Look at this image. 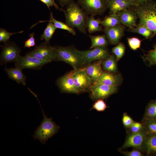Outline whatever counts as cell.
<instances>
[{"mask_svg":"<svg viewBox=\"0 0 156 156\" xmlns=\"http://www.w3.org/2000/svg\"><path fill=\"white\" fill-rule=\"evenodd\" d=\"M129 29L131 32L140 34L146 39L151 38L155 34L146 26L140 23L136 27Z\"/></svg>","mask_w":156,"mask_h":156,"instance_id":"cell-27","label":"cell"},{"mask_svg":"<svg viewBox=\"0 0 156 156\" xmlns=\"http://www.w3.org/2000/svg\"><path fill=\"white\" fill-rule=\"evenodd\" d=\"M103 60L94 61L85 66L86 72L93 83L95 82L103 71L101 67Z\"/></svg>","mask_w":156,"mask_h":156,"instance_id":"cell-18","label":"cell"},{"mask_svg":"<svg viewBox=\"0 0 156 156\" xmlns=\"http://www.w3.org/2000/svg\"><path fill=\"white\" fill-rule=\"evenodd\" d=\"M129 45L130 48L133 50H136L140 47L141 41L136 37L127 38Z\"/></svg>","mask_w":156,"mask_h":156,"instance_id":"cell-33","label":"cell"},{"mask_svg":"<svg viewBox=\"0 0 156 156\" xmlns=\"http://www.w3.org/2000/svg\"><path fill=\"white\" fill-rule=\"evenodd\" d=\"M89 36L91 42L90 49L97 47H106L108 45L109 42L107 39L105 34L97 36L90 35Z\"/></svg>","mask_w":156,"mask_h":156,"instance_id":"cell-24","label":"cell"},{"mask_svg":"<svg viewBox=\"0 0 156 156\" xmlns=\"http://www.w3.org/2000/svg\"><path fill=\"white\" fill-rule=\"evenodd\" d=\"M122 122L124 127L128 129L131 126L134 121L127 113L125 112L123 114Z\"/></svg>","mask_w":156,"mask_h":156,"instance_id":"cell-36","label":"cell"},{"mask_svg":"<svg viewBox=\"0 0 156 156\" xmlns=\"http://www.w3.org/2000/svg\"><path fill=\"white\" fill-rule=\"evenodd\" d=\"M57 28L51 22H49L42 34L41 35L40 39L44 40L45 42L49 43L50 39Z\"/></svg>","mask_w":156,"mask_h":156,"instance_id":"cell-29","label":"cell"},{"mask_svg":"<svg viewBox=\"0 0 156 156\" xmlns=\"http://www.w3.org/2000/svg\"><path fill=\"white\" fill-rule=\"evenodd\" d=\"M154 49L148 52L142 57L145 64L148 67L156 65V42L155 44Z\"/></svg>","mask_w":156,"mask_h":156,"instance_id":"cell-28","label":"cell"},{"mask_svg":"<svg viewBox=\"0 0 156 156\" xmlns=\"http://www.w3.org/2000/svg\"><path fill=\"white\" fill-rule=\"evenodd\" d=\"M144 129L143 123L134 122L131 126L128 129V133H135L139 132Z\"/></svg>","mask_w":156,"mask_h":156,"instance_id":"cell-34","label":"cell"},{"mask_svg":"<svg viewBox=\"0 0 156 156\" xmlns=\"http://www.w3.org/2000/svg\"><path fill=\"white\" fill-rule=\"evenodd\" d=\"M50 20L49 21H40L38 23L47 21L51 22L54 24L57 28L66 30L73 35H75L76 34V32L74 28L70 27L66 24L55 19L53 17V14L51 12L50 13Z\"/></svg>","mask_w":156,"mask_h":156,"instance_id":"cell-26","label":"cell"},{"mask_svg":"<svg viewBox=\"0 0 156 156\" xmlns=\"http://www.w3.org/2000/svg\"><path fill=\"white\" fill-rule=\"evenodd\" d=\"M138 4L136 0H107L109 14H118Z\"/></svg>","mask_w":156,"mask_h":156,"instance_id":"cell-13","label":"cell"},{"mask_svg":"<svg viewBox=\"0 0 156 156\" xmlns=\"http://www.w3.org/2000/svg\"><path fill=\"white\" fill-rule=\"evenodd\" d=\"M73 69L59 79L57 84L62 92L78 94L74 85Z\"/></svg>","mask_w":156,"mask_h":156,"instance_id":"cell-14","label":"cell"},{"mask_svg":"<svg viewBox=\"0 0 156 156\" xmlns=\"http://www.w3.org/2000/svg\"><path fill=\"white\" fill-rule=\"evenodd\" d=\"M14 63L15 67L22 69L29 68L36 70L40 69L44 65L49 62L41 60L27 53L25 56L19 55Z\"/></svg>","mask_w":156,"mask_h":156,"instance_id":"cell-10","label":"cell"},{"mask_svg":"<svg viewBox=\"0 0 156 156\" xmlns=\"http://www.w3.org/2000/svg\"><path fill=\"white\" fill-rule=\"evenodd\" d=\"M56 61L64 62L71 66L73 69L84 67L82 56L80 51L73 46H57Z\"/></svg>","mask_w":156,"mask_h":156,"instance_id":"cell-3","label":"cell"},{"mask_svg":"<svg viewBox=\"0 0 156 156\" xmlns=\"http://www.w3.org/2000/svg\"><path fill=\"white\" fill-rule=\"evenodd\" d=\"M94 16L90 15V16L88 17L86 20V28L90 33L103 31L102 27L100 25L101 20L99 18L95 19Z\"/></svg>","mask_w":156,"mask_h":156,"instance_id":"cell-22","label":"cell"},{"mask_svg":"<svg viewBox=\"0 0 156 156\" xmlns=\"http://www.w3.org/2000/svg\"><path fill=\"white\" fill-rule=\"evenodd\" d=\"M23 31H21L16 32H10L5 29L0 28V42H6L8 41L10 37L12 35L18 33H21Z\"/></svg>","mask_w":156,"mask_h":156,"instance_id":"cell-32","label":"cell"},{"mask_svg":"<svg viewBox=\"0 0 156 156\" xmlns=\"http://www.w3.org/2000/svg\"><path fill=\"white\" fill-rule=\"evenodd\" d=\"M29 36L30 38L25 42L24 47L30 48L35 45L34 33H32L30 34Z\"/></svg>","mask_w":156,"mask_h":156,"instance_id":"cell-38","label":"cell"},{"mask_svg":"<svg viewBox=\"0 0 156 156\" xmlns=\"http://www.w3.org/2000/svg\"><path fill=\"white\" fill-rule=\"evenodd\" d=\"M80 51L83 57L84 67L93 62L104 60L110 55L108 50L104 47H97L91 50Z\"/></svg>","mask_w":156,"mask_h":156,"instance_id":"cell-8","label":"cell"},{"mask_svg":"<svg viewBox=\"0 0 156 156\" xmlns=\"http://www.w3.org/2000/svg\"><path fill=\"white\" fill-rule=\"evenodd\" d=\"M142 122L147 134H156V118L147 120Z\"/></svg>","mask_w":156,"mask_h":156,"instance_id":"cell-30","label":"cell"},{"mask_svg":"<svg viewBox=\"0 0 156 156\" xmlns=\"http://www.w3.org/2000/svg\"><path fill=\"white\" fill-rule=\"evenodd\" d=\"M8 41L2 47L0 56L1 65L10 62H14L21 52V49L15 43Z\"/></svg>","mask_w":156,"mask_h":156,"instance_id":"cell-11","label":"cell"},{"mask_svg":"<svg viewBox=\"0 0 156 156\" xmlns=\"http://www.w3.org/2000/svg\"><path fill=\"white\" fill-rule=\"evenodd\" d=\"M121 24L118 14H109L101 21V24L105 28L113 27Z\"/></svg>","mask_w":156,"mask_h":156,"instance_id":"cell-25","label":"cell"},{"mask_svg":"<svg viewBox=\"0 0 156 156\" xmlns=\"http://www.w3.org/2000/svg\"><path fill=\"white\" fill-rule=\"evenodd\" d=\"M46 42L36 47L32 51L28 53L41 60L49 63L55 60L56 57V47L50 45Z\"/></svg>","mask_w":156,"mask_h":156,"instance_id":"cell-6","label":"cell"},{"mask_svg":"<svg viewBox=\"0 0 156 156\" xmlns=\"http://www.w3.org/2000/svg\"><path fill=\"white\" fill-rule=\"evenodd\" d=\"M105 33L109 42L112 44H118L123 36L124 28L121 24L105 28Z\"/></svg>","mask_w":156,"mask_h":156,"instance_id":"cell-15","label":"cell"},{"mask_svg":"<svg viewBox=\"0 0 156 156\" xmlns=\"http://www.w3.org/2000/svg\"><path fill=\"white\" fill-rule=\"evenodd\" d=\"M108 107L103 100L100 99L97 100L94 104L92 109H94L99 112L104 111Z\"/></svg>","mask_w":156,"mask_h":156,"instance_id":"cell-35","label":"cell"},{"mask_svg":"<svg viewBox=\"0 0 156 156\" xmlns=\"http://www.w3.org/2000/svg\"><path fill=\"white\" fill-rule=\"evenodd\" d=\"M156 118V99L150 101L146 107L142 122Z\"/></svg>","mask_w":156,"mask_h":156,"instance_id":"cell-23","label":"cell"},{"mask_svg":"<svg viewBox=\"0 0 156 156\" xmlns=\"http://www.w3.org/2000/svg\"><path fill=\"white\" fill-rule=\"evenodd\" d=\"M147 135L144 128L138 133H128L125 141L119 150L131 147L142 151L144 150Z\"/></svg>","mask_w":156,"mask_h":156,"instance_id":"cell-9","label":"cell"},{"mask_svg":"<svg viewBox=\"0 0 156 156\" xmlns=\"http://www.w3.org/2000/svg\"><path fill=\"white\" fill-rule=\"evenodd\" d=\"M62 9L66 18V24L70 27L76 28L79 31L86 34V21L88 17L77 3L74 1Z\"/></svg>","mask_w":156,"mask_h":156,"instance_id":"cell-1","label":"cell"},{"mask_svg":"<svg viewBox=\"0 0 156 156\" xmlns=\"http://www.w3.org/2000/svg\"><path fill=\"white\" fill-rule=\"evenodd\" d=\"M122 80L120 74H116L103 71L96 81L94 83L118 87L120 85Z\"/></svg>","mask_w":156,"mask_h":156,"instance_id":"cell-16","label":"cell"},{"mask_svg":"<svg viewBox=\"0 0 156 156\" xmlns=\"http://www.w3.org/2000/svg\"><path fill=\"white\" fill-rule=\"evenodd\" d=\"M118 87L93 83L90 89V96L94 100L103 99L115 93L117 91Z\"/></svg>","mask_w":156,"mask_h":156,"instance_id":"cell-12","label":"cell"},{"mask_svg":"<svg viewBox=\"0 0 156 156\" xmlns=\"http://www.w3.org/2000/svg\"><path fill=\"white\" fill-rule=\"evenodd\" d=\"M74 70V83L78 93L90 90L93 83L85 67Z\"/></svg>","mask_w":156,"mask_h":156,"instance_id":"cell-7","label":"cell"},{"mask_svg":"<svg viewBox=\"0 0 156 156\" xmlns=\"http://www.w3.org/2000/svg\"><path fill=\"white\" fill-rule=\"evenodd\" d=\"M5 70L10 79L15 81L18 83L25 85L26 78L23 73L22 69L15 67L10 68H5Z\"/></svg>","mask_w":156,"mask_h":156,"instance_id":"cell-19","label":"cell"},{"mask_svg":"<svg viewBox=\"0 0 156 156\" xmlns=\"http://www.w3.org/2000/svg\"><path fill=\"white\" fill-rule=\"evenodd\" d=\"M144 150L147 155L156 154V134L147 135Z\"/></svg>","mask_w":156,"mask_h":156,"instance_id":"cell-21","label":"cell"},{"mask_svg":"<svg viewBox=\"0 0 156 156\" xmlns=\"http://www.w3.org/2000/svg\"><path fill=\"white\" fill-rule=\"evenodd\" d=\"M60 5L62 7L67 5L70 3L74 0H58Z\"/></svg>","mask_w":156,"mask_h":156,"instance_id":"cell-40","label":"cell"},{"mask_svg":"<svg viewBox=\"0 0 156 156\" xmlns=\"http://www.w3.org/2000/svg\"><path fill=\"white\" fill-rule=\"evenodd\" d=\"M77 3L88 15H101L108 9L107 0H77Z\"/></svg>","mask_w":156,"mask_h":156,"instance_id":"cell-5","label":"cell"},{"mask_svg":"<svg viewBox=\"0 0 156 156\" xmlns=\"http://www.w3.org/2000/svg\"><path fill=\"white\" fill-rule=\"evenodd\" d=\"M125 50V46L122 42H119L117 46L112 48V52L115 55L117 62L123 56Z\"/></svg>","mask_w":156,"mask_h":156,"instance_id":"cell-31","label":"cell"},{"mask_svg":"<svg viewBox=\"0 0 156 156\" xmlns=\"http://www.w3.org/2000/svg\"><path fill=\"white\" fill-rule=\"evenodd\" d=\"M123 155L126 156H143L144 154L140 151L137 148H134L130 151H120Z\"/></svg>","mask_w":156,"mask_h":156,"instance_id":"cell-37","label":"cell"},{"mask_svg":"<svg viewBox=\"0 0 156 156\" xmlns=\"http://www.w3.org/2000/svg\"><path fill=\"white\" fill-rule=\"evenodd\" d=\"M154 155L156 156V154Z\"/></svg>","mask_w":156,"mask_h":156,"instance_id":"cell-42","label":"cell"},{"mask_svg":"<svg viewBox=\"0 0 156 156\" xmlns=\"http://www.w3.org/2000/svg\"><path fill=\"white\" fill-rule=\"evenodd\" d=\"M132 8L139 18V23L156 34V1L147 0Z\"/></svg>","mask_w":156,"mask_h":156,"instance_id":"cell-2","label":"cell"},{"mask_svg":"<svg viewBox=\"0 0 156 156\" xmlns=\"http://www.w3.org/2000/svg\"><path fill=\"white\" fill-rule=\"evenodd\" d=\"M147 0H136L138 4L143 3Z\"/></svg>","mask_w":156,"mask_h":156,"instance_id":"cell-41","label":"cell"},{"mask_svg":"<svg viewBox=\"0 0 156 156\" xmlns=\"http://www.w3.org/2000/svg\"><path fill=\"white\" fill-rule=\"evenodd\" d=\"M118 14L119 16L121 23L129 28L135 27L137 26L136 22L138 17L137 14L133 10L128 9Z\"/></svg>","mask_w":156,"mask_h":156,"instance_id":"cell-17","label":"cell"},{"mask_svg":"<svg viewBox=\"0 0 156 156\" xmlns=\"http://www.w3.org/2000/svg\"><path fill=\"white\" fill-rule=\"evenodd\" d=\"M116 62L114 55L110 54L107 58L103 60L102 63L103 70L111 73H116L118 70Z\"/></svg>","mask_w":156,"mask_h":156,"instance_id":"cell-20","label":"cell"},{"mask_svg":"<svg viewBox=\"0 0 156 156\" xmlns=\"http://www.w3.org/2000/svg\"><path fill=\"white\" fill-rule=\"evenodd\" d=\"M43 115V119L33 135L35 140H38L43 144L59 131V127L52 120L51 118L47 117L45 115L41 107Z\"/></svg>","mask_w":156,"mask_h":156,"instance_id":"cell-4","label":"cell"},{"mask_svg":"<svg viewBox=\"0 0 156 156\" xmlns=\"http://www.w3.org/2000/svg\"><path fill=\"white\" fill-rule=\"evenodd\" d=\"M45 4L50 10V7L54 6L56 9L62 11V9L60 8L55 2V0H39Z\"/></svg>","mask_w":156,"mask_h":156,"instance_id":"cell-39","label":"cell"}]
</instances>
